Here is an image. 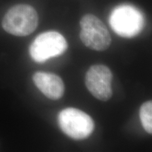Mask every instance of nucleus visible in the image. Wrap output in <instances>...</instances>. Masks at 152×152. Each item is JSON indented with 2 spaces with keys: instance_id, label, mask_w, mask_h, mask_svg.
<instances>
[{
  "instance_id": "6e6552de",
  "label": "nucleus",
  "mask_w": 152,
  "mask_h": 152,
  "mask_svg": "<svg viewBox=\"0 0 152 152\" xmlns=\"http://www.w3.org/2000/svg\"><path fill=\"white\" fill-rule=\"evenodd\" d=\"M140 118L142 126L146 132H152V102L148 101L142 104L140 110Z\"/></svg>"
},
{
  "instance_id": "423d86ee",
  "label": "nucleus",
  "mask_w": 152,
  "mask_h": 152,
  "mask_svg": "<svg viewBox=\"0 0 152 152\" xmlns=\"http://www.w3.org/2000/svg\"><path fill=\"white\" fill-rule=\"evenodd\" d=\"M113 75L111 70L104 65L91 66L85 76V85L91 94L101 101L111 98L113 91L111 81Z\"/></svg>"
},
{
  "instance_id": "f257e3e1",
  "label": "nucleus",
  "mask_w": 152,
  "mask_h": 152,
  "mask_svg": "<svg viewBox=\"0 0 152 152\" xmlns=\"http://www.w3.org/2000/svg\"><path fill=\"white\" fill-rule=\"evenodd\" d=\"M37 25V11L28 4H17L11 7L2 20V27L6 32L19 37L33 33Z\"/></svg>"
},
{
  "instance_id": "7ed1b4c3",
  "label": "nucleus",
  "mask_w": 152,
  "mask_h": 152,
  "mask_svg": "<svg viewBox=\"0 0 152 152\" xmlns=\"http://www.w3.org/2000/svg\"><path fill=\"white\" fill-rule=\"evenodd\" d=\"M113 31L123 37H133L144 28V17L140 11L130 5L115 8L109 18Z\"/></svg>"
},
{
  "instance_id": "20e7f679",
  "label": "nucleus",
  "mask_w": 152,
  "mask_h": 152,
  "mask_svg": "<svg viewBox=\"0 0 152 152\" xmlns=\"http://www.w3.org/2000/svg\"><path fill=\"white\" fill-rule=\"evenodd\" d=\"M67 48V42L61 34L56 31H47L35 38L30 45L29 52L35 62L44 63L63 54Z\"/></svg>"
},
{
  "instance_id": "39448f33",
  "label": "nucleus",
  "mask_w": 152,
  "mask_h": 152,
  "mask_svg": "<svg viewBox=\"0 0 152 152\" xmlns=\"http://www.w3.org/2000/svg\"><path fill=\"white\" fill-rule=\"evenodd\" d=\"M80 38L85 46L95 51L106 50L110 47L111 37L103 22L92 14L81 18Z\"/></svg>"
},
{
  "instance_id": "f03ea898",
  "label": "nucleus",
  "mask_w": 152,
  "mask_h": 152,
  "mask_svg": "<svg viewBox=\"0 0 152 152\" xmlns=\"http://www.w3.org/2000/svg\"><path fill=\"white\" fill-rule=\"evenodd\" d=\"M58 123L62 132L73 140H83L93 132L94 123L88 114L75 108H67L58 113Z\"/></svg>"
},
{
  "instance_id": "0eeeda50",
  "label": "nucleus",
  "mask_w": 152,
  "mask_h": 152,
  "mask_svg": "<svg viewBox=\"0 0 152 152\" xmlns=\"http://www.w3.org/2000/svg\"><path fill=\"white\" fill-rule=\"evenodd\" d=\"M33 80L36 87L50 99H59L64 94V82L56 74L37 72L34 74Z\"/></svg>"
}]
</instances>
